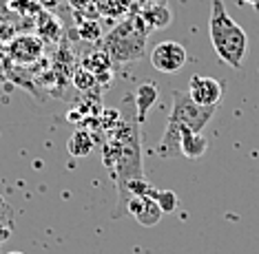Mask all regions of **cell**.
I'll use <instances>...</instances> for the list:
<instances>
[{
    "label": "cell",
    "mask_w": 259,
    "mask_h": 254,
    "mask_svg": "<svg viewBox=\"0 0 259 254\" xmlns=\"http://www.w3.org/2000/svg\"><path fill=\"white\" fill-rule=\"evenodd\" d=\"M126 113V106H122ZM104 164L115 173L117 194L124 192L128 181L138 179L142 175V146H140V120L135 115V109L131 115H124L117 122L113 137L104 146Z\"/></svg>",
    "instance_id": "6da1fadb"
},
{
    "label": "cell",
    "mask_w": 259,
    "mask_h": 254,
    "mask_svg": "<svg viewBox=\"0 0 259 254\" xmlns=\"http://www.w3.org/2000/svg\"><path fill=\"white\" fill-rule=\"evenodd\" d=\"M208 35L220 60H224L233 69H241L246 51H248V35L231 18L224 0H213L210 3Z\"/></svg>",
    "instance_id": "7a4b0ae2"
},
{
    "label": "cell",
    "mask_w": 259,
    "mask_h": 254,
    "mask_svg": "<svg viewBox=\"0 0 259 254\" xmlns=\"http://www.w3.org/2000/svg\"><path fill=\"white\" fill-rule=\"evenodd\" d=\"M151 29L142 20V16L133 9V14L117 20V25L104 35L102 49L111 56L113 64H126L140 60L146 53V40Z\"/></svg>",
    "instance_id": "3957f363"
},
{
    "label": "cell",
    "mask_w": 259,
    "mask_h": 254,
    "mask_svg": "<svg viewBox=\"0 0 259 254\" xmlns=\"http://www.w3.org/2000/svg\"><path fill=\"white\" fill-rule=\"evenodd\" d=\"M217 106H202L188 95V91H173V109H170L168 120L178 122L182 128L193 133H202L204 126L215 115Z\"/></svg>",
    "instance_id": "277c9868"
},
{
    "label": "cell",
    "mask_w": 259,
    "mask_h": 254,
    "mask_svg": "<svg viewBox=\"0 0 259 254\" xmlns=\"http://www.w3.org/2000/svg\"><path fill=\"white\" fill-rule=\"evenodd\" d=\"M186 58V49L175 40H164V42L153 46L151 51V64L160 73H178L180 69H184Z\"/></svg>",
    "instance_id": "5b68a950"
},
{
    "label": "cell",
    "mask_w": 259,
    "mask_h": 254,
    "mask_svg": "<svg viewBox=\"0 0 259 254\" xmlns=\"http://www.w3.org/2000/svg\"><path fill=\"white\" fill-rule=\"evenodd\" d=\"M42 49H45V42L40 40V35L22 33V35H16L9 42L7 53L11 60L18 64H33L36 60H40Z\"/></svg>",
    "instance_id": "8992f818"
},
{
    "label": "cell",
    "mask_w": 259,
    "mask_h": 254,
    "mask_svg": "<svg viewBox=\"0 0 259 254\" xmlns=\"http://www.w3.org/2000/svg\"><path fill=\"white\" fill-rule=\"evenodd\" d=\"M188 95L202 106H217L224 95V84L215 78L193 75L191 82H188Z\"/></svg>",
    "instance_id": "52a82bcc"
},
{
    "label": "cell",
    "mask_w": 259,
    "mask_h": 254,
    "mask_svg": "<svg viewBox=\"0 0 259 254\" xmlns=\"http://www.w3.org/2000/svg\"><path fill=\"white\" fill-rule=\"evenodd\" d=\"M126 212L133 215L140 226H144V228L157 226L164 215L162 208L157 206V201L153 197H131L126 204Z\"/></svg>",
    "instance_id": "ba28073f"
},
{
    "label": "cell",
    "mask_w": 259,
    "mask_h": 254,
    "mask_svg": "<svg viewBox=\"0 0 259 254\" xmlns=\"http://www.w3.org/2000/svg\"><path fill=\"white\" fill-rule=\"evenodd\" d=\"M135 11L142 16V20L149 25L151 31L164 29L173 22V11H170L166 0H155V3H149V5H144V7H138V5H135Z\"/></svg>",
    "instance_id": "9c48e42d"
},
{
    "label": "cell",
    "mask_w": 259,
    "mask_h": 254,
    "mask_svg": "<svg viewBox=\"0 0 259 254\" xmlns=\"http://www.w3.org/2000/svg\"><path fill=\"white\" fill-rule=\"evenodd\" d=\"M184 133H186V128H182L178 122L168 120L160 144H157V155L160 157H178V155H182V137H184Z\"/></svg>",
    "instance_id": "30bf717a"
},
{
    "label": "cell",
    "mask_w": 259,
    "mask_h": 254,
    "mask_svg": "<svg viewBox=\"0 0 259 254\" xmlns=\"http://www.w3.org/2000/svg\"><path fill=\"white\" fill-rule=\"evenodd\" d=\"M155 102H157V86H155V82H142V84L135 88L133 104H135V113H138L140 124L146 120V113H149V109Z\"/></svg>",
    "instance_id": "8fae6325"
},
{
    "label": "cell",
    "mask_w": 259,
    "mask_h": 254,
    "mask_svg": "<svg viewBox=\"0 0 259 254\" xmlns=\"http://www.w3.org/2000/svg\"><path fill=\"white\" fill-rule=\"evenodd\" d=\"M36 31H38V35H40V40H42V42H58V40L62 38L60 20H58L54 14H49L47 9H42L36 16Z\"/></svg>",
    "instance_id": "7c38bea8"
},
{
    "label": "cell",
    "mask_w": 259,
    "mask_h": 254,
    "mask_svg": "<svg viewBox=\"0 0 259 254\" xmlns=\"http://www.w3.org/2000/svg\"><path fill=\"white\" fill-rule=\"evenodd\" d=\"M135 3L133 0H96V11L100 18L107 20H122L128 14H133Z\"/></svg>",
    "instance_id": "4fadbf2b"
},
{
    "label": "cell",
    "mask_w": 259,
    "mask_h": 254,
    "mask_svg": "<svg viewBox=\"0 0 259 254\" xmlns=\"http://www.w3.org/2000/svg\"><path fill=\"white\" fill-rule=\"evenodd\" d=\"M82 67L89 69L91 73H96L98 80H109V75H111L109 71L113 67V60H111V56L104 49H96L84 58V64H82Z\"/></svg>",
    "instance_id": "5bb4252c"
},
{
    "label": "cell",
    "mask_w": 259,
    "mask_h": 254,
    "mask_svg": "<svg viewBox=\"0 0 259 254\" xmlns=\"http://www.w3.org/2000/svg\"><path fill=\"white\" fill-rule=\"evenodd\" d=\"M206 148H208V139L202 133H193V131L184 133V137H182V155L184 157L199 159L202 155H206Z\"/></svg>",
    "instance_id": "9a60e30c"
},
{
    "label": "cell",
    "mask_w": 259,
    "mask_h": 254,
    "mask_svg": "<svg viewBox=\"0 0 259 254\" xmlns=\"http://www.w3.org/2000/svg\"><path fill=\"white\" fill-rule=\"evenodd\" d=\"M78 22V35L87 42H98L102 38V27H100V18H80L73 16Z\"/></svg>",
    "instance_id": "2e32d148"
},
{
    "label": "cell",
    "mask_w": 259,
    "mask_h": 254,
    "mask_svg": "<svg viewBox=\"0 0 259 254\" xmlns=\"http://www.w3.org/2000/svg\"><path fill=\"white\" fill-rule=\"evenodd\" d=\"M93 150V139L87 131H75L69 139V153L73 157H87Z\"/></svg>",
    "instance_id": "e0dca14e"
},
{
    "label": "cell",
    "mask_w": 259,
    "mask_h": 254,
    "mask_svg": "<svg viewBox=\"0 0 259 254\" xmlns=\"http://www.w3.org/2000/svg\"><path fill=\"white\" fill-rule=\"evenodd\" d=\"M9 9L16 16L36 18L42 11V5H40V0H9Z\"/></svg>",
    "instance_id": "ac0fdd59"
},
{
    "label": "cell",
    "mask_w": 259,
    "mask_h": 254,
    "mask_svg": "<svg viewBox=\"0 0 259 254\" xmlns=\"http://www.w3.org/2000/svg\"><path fill=\"white\" fill-rule=\"evenodd\" d=\"M73 84L78 86V88H82V91H89V88H93L98 84V75L96 73H91L89 69H78L75 71V75H73Z\"/></svg>",
    "instance_id": "d6986e66"
},
{
    "label": "cell",
    "mask_w": 259,
    "mask_h": 254,
    "mask_svg": "<svg viewBox=\"0 0 259 254\" xmlns=\"http://www.w3.org/2000/svg\"><path fill=\"white\" fill-rule=\"evenodd\" d=\"M155 201L162 208L164 215H166V212H173L175 208H178V194H175L173 190H157Z\"/></svg>",
    "instance_id": "ffe728a7"
},
{
    "label": "cell",
    "mask_w": 259,
    "mask_h": 254,
    "mask_svg": "<svg viewBox=\"0 0 259 254\" xmlns=\"http://www.w3.org/2000/svg\"><path fill=\"white\" fill-rule=\"evenodd\" d=\"M67 5L71 7V11H87L96 7V0H67Z\"/></svg>",
    "instance_id": "44dd1931"
},
{
    "label": "cell",
    "mask_w": 259,
    "mask_h": 254,
    "mask_svg": "<svg viewBox=\"0 0 259 254\" xmlns=\"http://www.w3.org/2000/svg\"><path fill=\"white\" fill-rule=\"evenodd\" d=\"M62 3H64V0H40V5H42V9H47V11L58 9Z\"/></svg>",
    "instance_id": "7402d4cb"
},
{
    "label": "cell",
    "mask_w": 259,
    "mask_h": 254,
    "mask_svg": "<svg viewBox=\"0 0 259 254\" xmlns=\"http://www.w3.org/2000/svg\"><path fill=\"white\" fill-rule=\"evenodd\" d=\"M9 237H11V228L5 226V223L0 221V243H5V241H7Z\"/></svg>",
    "instance_id": "603a6c76"
},
{
    "label": "cell",
    "mask_w": 259,
    "mask_h": 254,
    "mask_svg": "<svg viewBox=\"0 0 259 254\" xmlns=\"http://www.w3.org/2000/svg\"><path fill=\"white\" fill-rule=\"evenodd\" d=\"M138 7H144V5H149V3H155V0H133Z\"/></svg>",
    "instance_id": "cb8c5ba5"
},
{
    "label": "cell",
    "mask_w": 259,
    "mask_h": 254,
    "mask_svg": "<svg viewBox=\"0 0 259 254\" xmlns=\"http://www.w3.org/2000/svg\"><path fill=\"white\" fill-rule=\"evenodd\" d=\"M241 3H246V5H252V7H259V0H241Z\"/></svg>",
    "instance_id": "d4e9b609"
},
{
    "label": "cell",
    "mask_w": 259,
    "mask_h": 254,
    "mask_svg": "<svg viewBox=\"0 0 259 254\" xmlns=\"http://www.w3.org/2000/svg\"><path fill=\"white\" fill-rule=\"evenodd\" d=\"M9 254H25V252H9Z\"/></svg>",
    "instance_id": "484cf974"
}]
</instances>
